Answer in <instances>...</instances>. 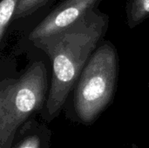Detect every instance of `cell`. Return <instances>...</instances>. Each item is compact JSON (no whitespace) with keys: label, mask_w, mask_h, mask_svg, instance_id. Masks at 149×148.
Segmentation results:
<instances>
[{"label":"cell","mask_w":149,"mask_h":148,"mask_svg":"<svg viewBox=\"0 0 149 148\" xmlns=\"http://www.w3.org/2000/svg\"><path fill=\"white\" fill-rule=\"evenodd\" d=\"M50 85L45 63L34 61L17 78L0 83V148H11L19 128L46 104Z\"/></svg>","instance_id":"7a4b0ae2"},{"label":"cell","mask_w":149,"mask_h":148,"mask_svg":"<svg viewBox=\"0 0 149 148\" xmlns=\"http://www.w3.org/2000/svg\"><path fill=\"white\" fill-rule=\"evenodd\" d=\"M51 133L45 124L29 120L18 130L11 148H49Z\"/></svg>","instance_id":"5b68a950"},{"label":"cell","mask_w":149,"mask_h":148,"mask_svg":"<svg viewBox=\"0 0 149 148\" xmlns=\"http://www.w3.org/2000/svg\"><path fill=\"white\" fill-rule=\"evenodd\" d=\"M102 0H62L29 33L34 43L65 31L97 9Z\"/></svg>","instance_id":"277c9868"},{"label":"cell","mask_w":149,"mask_h":148,"mask_svg":"<svg viewBox=\"0 0 149 148\" xmlns=\"http://www.w3.org/2000/svg\"><path fill=\"white\" fill-rule=\"evenodd\" d=\"M53 1L54 0H20L13 20L27 17Z\"/></svg>","instance_id":"ba28073f"},{"label":"cell","mask_w":149,"mask_h":148,"mask_svg":"<svg viewBox=\"0 0 149 148\" xmlns=\"http://www.w3.org/2000/svg\"><path fill=\"white\" fill-rule=\"evenodd\" d=\"M148 91H149V82L148 83Z\"/></svg>","instance_id":"30bf717a"},{"label":"cell","mask_w":149,"mask_h":148,"mask_svg":"<svg viewBox=\"0 0 149 148\" xmlns=\"http://www.w3.org/2000/svg\"><path fill=\"white\" fill-rule=\"evenodd\" d=\"M149 17V0H127L126 4V21L134 29Z\"/></svg>","instance_id":"8992f818"},{"label":"cell","mask_w":149,"mask_h":148,"mask_svg":"<svg viewBox=\"0 0 149 148\" xmlns=\"http://www.w3.org/2000/svg\"><path fill=\"white\" fill-rule=\"evenodd\" d=\"M109 26V17L99 8L55 35L32 43L52 62L48 97L41 112L50 123L61 113L90 57L102 42Z\"/></svg>","instance_id":"6da1fadb"},{"label":"cell","mask_w":149,"mask_h":148,"mask_svg":"<svg viewBox=\"0 0 149 148\" xmlns=\"http://www.w3.org/2000/svg\"><path fill=\"white\" fill-rule=\"evenodd\" d=\"M130 148H140V147H138L135 144H132V145H131V147Z\"/></svg>","instance_id":"9c48e42d"},{"label":"cell","mask_w":149,"mask_h":148,"mask_svg":"<svg viewBox=\"0 0 149 148\" xmlns=\"http://www.w3.org/2000/svg\"><path fill=\"white\" fill-rule=\"evenodd\" d=\"M20 0H2L0 3V44L3 47L8 29Z\"/></svg>","instance_id":"52a82bcc"},{"label":"cell","mask_w":149,"mask_h":148,"mask_svg":"<svg viewBox=\"0 0 149 148\" xmlns=\"http://www.w3.org/2000/svg\"><path fill=\"white\" fill-rule=\"evenodd\" d=\"M120 58L116 47L102 41L85 65L73 90V109L84 125L93 124L112 104L118 86Z\"/></svg>","instance_id":"3957f363"}]
</instances>
